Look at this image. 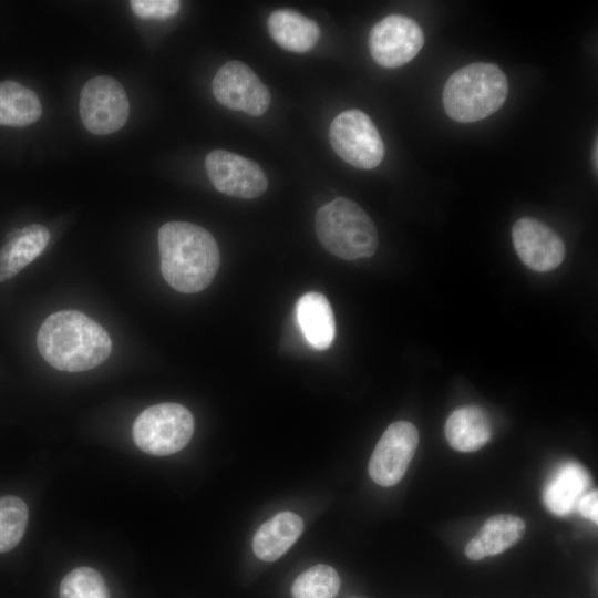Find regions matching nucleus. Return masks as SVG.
<instances>
[{"label": "nucleus", "mask_w": 598, "mask_h": 598, "mask_svg": "<svg viewBox=\"0 0 598 598\" xmlns=\"http://www.w3.org/2000/svg\"><path fill=\"white\" fill-rule=\"evenodd\" d=\"M267 27L270 37L279 47L296 53L311 50L320 37V29L313 20L290 9L274 11L268 18Z\"/></svg>", "instance_id": "18"}, {"label": "nucleus", "mask_w": 598, "mask_h": 598, "mask_svg": "<svg viewBox=\"0 0 598 598\" xmlns=\"http://www.w3.org/2000/svg\"><path fill=\"white\" fill-rule=\"evenodd\" d=\"M131 9L142 19H168L175 16L181 7L177 0H132Z\"/></svg>", "instance_id": "24"}, {"label": "nucleus", "mask_w": 598, "mask_h": 598, "mask_svg": "<svg viewBox=\"0 0 598 598\" xmlns=\"http://www.w3.org/2000/svg\"><path fill=\"white\" fill-rule=\"evenodd\" d=\"M79 107L83 125L95 135L118 131L130 114L124 87L106 75L94 76L83 85Z\"/></svg>", "instance_id": "7"}, {"label": "nucleus", "mask_w": 598, "mask_h": 598, "mask_svg": "<svg viewBox=\"0 0 598 598\" xmlns=\"http://www.w3.org/2000/svg\"><path fill=\"white\" fill-rule=\"evenodd\" d=\"M419 432L412 423L398 421L390 424L370 457V477L381 486L399 483L415 454Z\"/></svg>", "instance_id": "10"}, {"label": "nucleus", "mask_w": 598, "mask_h": 598, "mask_svg": "<svg viewBox=\"0 0 598 598\" xmlns=\"http://www.w3.org/2000/svg\"><path fill=\"white\" fill-rule=\"evenodd\" d=\"M205 168L214 187L233 197L256 198L268 187V179L256 162L228 151L208 153Z\"/></svg>", "instance_id": "11"}, {"label": "nucleus", "mask_w": 598, "mask_h": 598, "mask_svg": "<svg viewBox=\"0 0 598 598\" xmlns=\"http://www.w3.org/2000/svg\"><path fill=\"white\" fill-rule=\"evenodd\" d=\"M299 328L307 342L317 350L328 349L336 336V321L328 299L320 292L302 295L296 306Z\"/></svg>", "instance_id": "15"}, {"label": "nucleus", "mask_w": 598, "mask_h": 598, "mask_svg": "<svg viewBox=\"0 0 598 598\" xmlns=\"http://www.w3.org/2000/svg\"><path fill=\"white\" fill-rule=\"evenodd\" d=\"M525 523L511 514L489 517L478 533L466 544L465 555L471 560L501 554L515 545L524 535Z\"/></svg>", "instance_id": "14"}, {"label": "nucleus", "mask_w": 598, "mask_h": 598, "mask_svg": "<svg viewBox=\"0 0 598 598\" xmlns=\"http://www.w3.org/2000/svg\"><path fill=\"white\" fill-rule=\"evenodd\" d=\"M339 588L338 573L328 565H316L296 578L291 594L293 598H334Z\"/></svg>", "instance_id": "21"}, {"label": "nucleus", "mask_w": 598, "mask_h": 598, "mask_svg": "<svg viewBox=\"0 0 598 598\" xmlns=\"http://www.w3.org/2000/svg\"><path fill=\"white\" fill-rule=\"evenodd\" d=\"M41 114L40 100L32 90L13 81L0 82V125L27 126Z\"/></svg>", "instance_id": "20"}, {"label": "nucleus", "mask_w": 598, "mask_h": 598, "mask_svg": "<svg viewBox=\"0 0 598 598\" xmlns=\"http://www.w3.org/2000/svg\"><path fill=\"white\" fill-rule=\"evenodd\" d=\"M60 598H110V594L100 573L78 567L62 579Z\"/></svg>", "instance_id": "23"}, {"label": "nucleus", "mask_w": 598, "mask_h": 598, "mask_svg": "<svg viewBox=\"0 0 598 598\" xmlns=\"http://www.w3.org/2000/svg\"><path fill=\"white\" fill-rule=\"evenodd\" d=\"M49 240V230L39 224L17 230L0 249V282L14 277L39 257Z\"/></svg>", "instance_id": "17"}, {"label": "nucleus", "mask_w": 598, "mask_h": 598, "mask_svg": "<svg viewBox=\"0 0 598 598\" xmlns=\"http://www.w3.org/2000/svg\"><path fill=\"white\" fill-rule=\"evenodd\" d=\"M507 93V78L496 64L471 63L447 79L443 89V106L452 120L473 123L499 110Z\"/></svg>", "instance_id": "3"}, {"label": "nucleus", "mask_w": 598, "mask_h": 598, "mask_svg": "<svg viewBox=\"0 0 598 598\" xmlns=\"http://www.w3.org/2000/svg\"><path fill=\"white\" fill-rule=\"evenodd\" d=\"M212 90L221 105L251 116L262 115L271 101L268 87L239 61H229L217 71Z\"/></svg>", "instance_id": "9"}, {"label": "nucleus", "mask_w": 598, "mask_h": 598, "mask_svg": "<svg viewBox=\"0 0 598 598\" xmlns=\"http://www.w3.org/2000/svg\"><path fill=\"white\" fill-rule=\"evenodd\" d=\"M29 518L27 504L19 497H0V553L14 548L24 535Z\"/></svg>", "instance_id": "22"}, {"label": "nucleus", "mask_w": 598, "mask_h": 598, "mask_svg": "<svg viewBox=\"0 0 598 598\" xmlns=\"http://www.w3.org/2000/svg\"><path fill=\"white\" fill-rule=\"evenodd\" d=\"M303 522L291 512H282L264 523L252 539L255 555L265 561L280 558L300 537Z\"/></svg>", "instance_id": "16"}, {"label": "nucleus", "mask_w": 598, "mask_h": 598, "mask_svg": "<svg viewBox=\"0 0 598 598\" xmlns=\"http://www.w3.org/2000/svg\"><path fill=\"white\" fill-rule=\"evenodd\" d=\"M576 509L582 516L591 520L592 523H598V492L591 491L586 493L578 502Z\"/></svg>", "instance_id": "25"}, {"label": "nucleus", "mask_w": 598, "mask_h": 598, "mask_svg": "<svg viewBox=\"0 0 598 598\" xmlns=\"http://www.w3.org/2000/svg\"><path fill=\"white\" fill-rule=\"evenodd\" d=\"M315 228L322 247L341 259L370 257L378 247L373 221L358 204L346 197H338L319 208Z\"/></svg>", "instance_id": "4"}, {"label": "nucleus", "mask_w": 598, "mask_h": 598, "mask_svg": "<svg viewBox=\"0 0 598 598\" xmlns=\"http://www.w3.org/2000/svg\"><path fill=\"white\" fill-rule=\"evenodd\" d=\"M132 432L135 444L143 452L166 456L188 444L194 433V417L182 404L159 403L136 417Z\"/></svg>", "instance_id": "5"}, {"label": "nucleus", "mask_w": 598, "mask_h": 598, "mask_svg": "<svg viewBox=\"0 0 598 598\" xmlns=\"http://www.w3.org/2000/svg\"><path fill=\"white\" fill-rule=\"evenodd\" d=\"M37 344L50 365L68 372L93 369L112 351L106 330L76 310H61L47 317L38 331Z\"/></svg>", "instance_id": "2"}, {"label": "nucleus", "mask_w": 598, "mask_h": 598, "mask_svg": "<svg viewBox=\"0 0 598 598\" xmlns=\"http://www.w3.org/2000/svg\"><path fill=\"white\" fill-rule=\"evenodd\" d=\"M512 237L520 260L533 270H553L565 258L566 249L561 238L537 219H518L512 228Z\"/></svg>", "instance_id": "12"}, {"label": "nucleus", "mask_w": 598, "mask_h": 598, "mask_svg": "<svg viewBox=\"0 0 598 598\" xmlns=\"http://www.w3.org/2000/svg\"><path fill=\"white\" fill-rule=\"evenodd\" d=\"M329 141L333 151L357 168L372 169L384 156V144L375 125L359 110H347L334 117Z\"/></svg>", "instance_id": "6"}, {"label": "nucleus", "mask_w": 598, "mask_h": 598, "mask_svg": "<svg viewBox=\"0 0 598 598\" xmlns=\"http://www.w3.org/2000/svg\"><path fill=\"white\" fill-rule=\"evenodd\" d=\"M586 468L576 462L560 464L548 478L543 489L546 508L556 516L571 514L590 486Z\"/></svg>", "instance_id": "13"}, {"label": "nucleus", "mask_w": 598, "mask_h": 598, "mask_svg": "<svg viewBox=\"0 0 598 598\" xmlns=\"http://www.w3.org/2000/svg\"><path fill=\"white\" fill-rule=\"evenodd\" d=\"M598 144H597V138L595 141V144H594V148H592V167L595 169V172L597 173L598 171Z\"/></svg>", "instance_id": "26"}, {"label": "nucleus", "mask_w": 598, "mask_h": 598, "mask_svg": "<svg viewBox=\"0 0 598 598\" xmlns=\"http://www.w3.org/2000/svg\"><path fill=\"white\" fill-rule=\"evenodd\" d=\"M424 43L421 27L411 18L390 14L377 22L369 34L373 60L383 68H399L415 58Z\"/></svg>", "instance_id": "8"}, {"label": "nucleus", "mask_w": 598, "mask_h": 598, "mask_svg": "<svg viewBox=\"0 0 598 598\" xmlns=\"http://www.w3.org/2000/svg\"><path fill=\"white\" fill-rule=\"evenodd\" d=\"M444 433L454 450L474 452L489 441L492 426L484 410L478 406H463L450 414Z\"/></svg>", "instance_id": "19"}, {"label": "nucleus", "mask_w": 598, "mask_h": 598, "mask_svg": "<svg viewBox=\"0 0 598 598\" xmlns=\"http://www.w3.org/2000/svg\"><path fill=\"white\" fill-rule=\"evenodd\" d=\"M157 239L161 271L173 289L194 293L210 285L220 255L208 230L186 221H169L159 228Z\"/></svg>", "instance_id": "1"}]
</instances>
